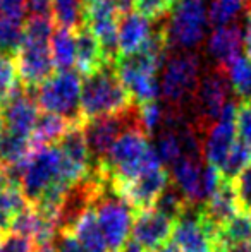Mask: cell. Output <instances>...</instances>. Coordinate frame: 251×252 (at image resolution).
<instances>
[{"label": "cell", "instance_id": "obj_27", "mask_svg": "<svg viewBox=\"0 0 251 252\" xmlns=\"http://www.w3.org/2000/svg\"><path fill=\"white\" fill-rule=\"evenodd\" d=\"M83 0H54L52 2V16L59 28L76 31L83 26Z\"/></svg>", "mask_w": 251, "mask_h": 252}, {"label": "cell", "instance_id": "obj_47", "mask_svg": "<svg viewBox=\"0 0 251 252\" xmlns=\"http://www.w3.org/2000/svg\"><path fill=\"white\" fill-rule=\"evenodd\" d=\"M2 184H7V182H5V166L0 161V186H2Z\"/></svg>", "mask_w": 251, "mask_h": 252}, {"label": "cell", "instance_id": "obj_18", "mask_svg": "<svg viewBox=\"0 0 251 252\" xmlns=\"http://www.w3.org/2000/svg\"><path fill=\"white\" fill-rule=\"evenodd\" d=\"M153 34L151 21L140 12H127L119 17L117 28V50L119 57L131 55L148 43Z\"/></svg>", "mask_w": 251, "mask_h": 252}, {"label": "cell", "instance_id": "obj_38", "mask_svg": "<svg viewBox=\"0 0 251 252\" xmlns=\"http://www.w3.org/2000/svg\"><path fill=\"white\" fill-rule=\"evenodd\" d=\"M35 242L30 237L19 235V233L7 232L0 235V252H33Z\"/></svg>", "mask_w": 251, "mask_h": 252}, {"label": "cell", "instance_id": "obj_12", "mask_svg": "<svg viewBox=\"0 0 251 252\" xmlns=\"http://www.w3.org/2000/svg\"><path fill=\"white\" fill-rule=\"evenodd\" d=\"M40 119V106L30 90L17 84L2 100V122L3 129L23 137H30Z\"/></svg>", "mask_w": 251, "mask_h": 252}, {"label": "cell", "instance_id": "obj_4", "mask_svg": "<svg viewBox=\"0 0 251 252\" xmlns=\"http://www.w3.org/2000/svg\"><path fill=\"white\" fill-rule=\"evenodd\" d=\"M208 10L201 0H181L172 7L169 23L162 28L165 43L178 52H191L207 34Z\"/></svg>", "mask_w": 251, "mask_h": 252}, {"label": "cell", "instance_id": "obj_9", "mask_svg": "<svg viewBox=\"0 0 251 252\" xmlns=\"http://www.w3.org/2000/svg\"><path fill=\"white\" fill-rule=\"evenodd\" d=\"M134 124H136V110H129V112L117 113V115L97 117V119L81 122L95 165L104 161L117 137Z\"/></svg>", "mask_w": 251, "mask_h": 252}, {"label": "cell", "instance_id": "obj_29", "mask_svg": "<svg viewBox=\"0 0 251 252\" xmlns=\"http://www.w3.org/2000/svg\"><path fill=\"white\" fill-rule=\"evenodd\" d=\"M153 208L157 209V211H160L162 215H165L167 218H171L172 221H176V220L181 218L189 208H193V206L186 201V197L182 196L181 190L171 182L165 187L164 192L158 196V199L155 201Z\"/></svg>", "mask_w": 251, "mask_h": 252}, {"label": "cell", "instance_id": "obj_24", "mask_svg": "<svg viewBox=\"0 0 251 252\" xmlns=\"http://www.w3.org/2000/svg\"><path fill=\"white\" fill-rule=\"evenodd\" d=\"M33 151L30 137H23L7 129L0 130V161L3 166L21 165Z\"/></svg>", "mask_w": 251, "mask_h": 252}, {"label": "cell", "instance_id": "obj_43", "mask_svg": "<svg viewBox=\"0 0 251 252\" xmlns=\"http://www.w3.org/2000/svg\"><path fill=\"white\" fill-rule=\"evenodd\" d=\"M243 50L246 53V59L251 60V9H248L243 26Z\"/></svg>", "mask_w": 251, "mask_h": 252}, {"label": "cell", "instance_id": "obj_30", "mask_svg": "<svg viewBox=\"0 0 251 252\" xmlns=\"http://www.w3.org/2000/svg\"><path fill=\"white\" fill-rule=\"evenodd\" d=\"M24 41L23 21L0 16V53L16 55Z\"/></svg>", "mask_w": 251, "mask_h": 252}, {"label": "cell", "instance_id": "obj_25", "mask_svg": "<svg viewBox=\"0 0 251 252\" xmlns=\"http://www.w3.org/2000/svg\"><path fill=\"white\" fill-rule=\"evenodd\" d=\"M50 53L59 70H71L76 63V36L74 31L57 28L50 38Z\"/></svg>", "mask_w": 251, "mask_h": 252}, {"label": "cell", "instance_id": "obj_51", "mask_svg": "<svg viewBox=\"0 0 251 252\" xmlns=\"http://www.w3.org/2000/svg\"><path fill=\"white\" fill-rule=\"evenodd\" d=\"M201 2H205V0H201Z\"/></svg>", "mask_w": 251, "mask_h": 252}, {"label": "cell", "instance_id": "obj_39", "mask_svg": "<svg viewBox=\"0 0 251 252\" xmlns=\"http://www.w3.org/2000/svg\"><path fill=\"white\" fill-rule=\"evenodd\" d=\"M134 9L150 21L162 19L171 10L165 0H134Z\"/></svg>", "mask_w": 251, "mask_h": 252}, {"label": "cell", "instance_id": "obj_6", "mask_svg": "<svg viewBox=\"0 0 251 252\" xmlns=\"http://www.w3.org/2000/svg\"><path fill=\"white\" fill-rule=\"evenodd\" d=\"M81 77L72 70H59L45 83H41L33 94L38 106L47 113H55L71 122H81Z\"/></svg>", "mask_w": 251, "mask_h": 252}, {"label": "cell", "instance_id": "obj_3", "mask_svg": "<svg viewBox=\"0 0 251 252\" xmlns=\"http://www.w3.org/2000/svg\"><path fill=\"white\" fill-rule=\"evenodd\" d=\"M91 208L97 216V221L104 233L110 252H121L129 240L134 223V211L131 206L112 189L108 177L98 189Z\"/></svg>", "mask_w": 251, "mask_h": 252}, {"label": "cell", "instance_id": "obj_1", "mask_svg": "<svg viewBox=\"0 0 251 252\" xmlns=\"http://www.w3.org/2000/svg\"><path fill=\"white\" fill-rule=\"evenodd\" d=\"M155 163H162V159L148 141V134L134 124L117 137L104 161L95 166H98L112 184H121L133 180Z\"/></svg>", "mask_w": 251, "mask_h": 252}, {"label": "cell", "instance_id": "obj_33", "mask_svg": "<svg viewBox=\"0 0 251 252\" xmlns=\"http://www.w3.org/2000/svg\"><path fill=\"white\" fill-rule=\"evenodd\" d=\"M245 7V0H212L208 7V21L217 26L232 24Z\"/></svg>", "mask_w": 251, "mask_h": 252}, {"label": "cell", "instance_id": "obj_20", "mask_svg": "<svg viewBox=\"0 0 251 252\" xmlns=\"http://www.w3.org/2000/svg\"><path fill=\"white\" fill-rule=\"evenodd\" d=\"M74 36H76V63L74 65L81 74L91 76L104 65L112 63L108 62L100 41L86 26H81L79 30L74 31Z\"/></svg>", "mask_w": 251, "mask_h": 252}, {"label": "cell", "instance_id": "obj_23", "mask_svg": "<svg viewBox=\"0 0 251 252\" xmlns=\"http://www.w3.org/2000/svg\"><path fill=\"white\" fill-rule=\"evenodd\" d=\"M72 124L74 122L64 119V117H61V115L45 112L43 115H40L36 126H35L33 134H31V144H33V150H36V148H43V146H52L54 143H59Z\"/></svg>", "mask_w": 251, "mask_h": 252}, {"label": "cell", "instance_id": "obj_37", "mask_svg": "<svg viewBox=\"0 0 251 252\" xmlns=\"http://www.w3.org/2000/svg\"><path fill=\"white\" fill-rule=\"evenodd\" d=\"M236 132L241 143L251 148V101H243L236 110Z\"/></svg>", "mask_w": 251, "mask_h": 252}, {"label": "cell", "instance_id": "obj_10", "mask_svg": "<svg viewBox=\"0 0 251 252\" xmlns=\"http://www.w3.org/2000/svg\"><path fill=\"white\" fill-rule=\"evenodd\" d=\"M119 14L114 0H90L84 2L83 26H86L97 36L107 55L108 62L114 63L119 57L117 50V28Z\"/></svg>", "mask_w": 251, "mask_h": 252}, {"label": "cell", "instance_id": "obj_17", "mask_svg": "<svg viewBox=\"0 0 251 252\" xmlns=\"http://www.w3.org/2000/svg\"><path fill=\"white\" fill-rule=\"evenodd\" d=\"M203 159L181 156L174 165L171 166V175L174 186L182 192L186 201L193 208L203 204V189H201V175H203Z\"/></svg>", "mask_w": 251, "mask_h": 252}, {"label": "cell", "instance_id": "obj_28", "mask_svg": "<svg viewBox=\"0 0 251 252\" xmlns=\"http://www.w3.org/2000/svg\"><path fill=\"white\" fill-rule=\"evenodd\" d=\"M227 79L231 90L243 101H251V60L239 57L227 67Z\"/></svg>", "mask_w": 251, "mask_h": 252}, {"label": "cell", "instance_id": "obj_19", "mask_svg": "<svg viewBox=\"0 0 251 252\" xmlns=\"http://www.w3.org/2000/svg\"><path fill=\"white\" fill-rule=\"evenodd\" d=\"M196 208L205 221L217 232L220 226H224L239 211V202L238 197H236L232 182L224 180L220 189Z\"/></svg>", "mask_w": 251, "mask_h": 252}, {"label": "cell", "instance_id": "obj_44", "mask_svg": "<svg viewBox=\"0 0 251 252\" xmlns=\"http://www.w3.org/2000/svg\"><path fill=\"white\" fill-rule=\"evenodd\" d=\"M121 252H146V251H144L143 247L140 246V244L134 242V240H127L126 246L122 247Z\"/></svg>", "mask_w": 251, "mask_h": 252}, {"label": "cell", "instance_id": "obj_11", "mask_svg": "<svg viewBox=\"0 0 251 252\" xmlns=\"http://www.w3.org/2000/svg\"><path fill=\"white\" fill-rule=\"evenodd\" d=\"M236 110L238 103L229 101L224 106L222 113L215 122L205 129L203 137V158L207 159L208 165H214L220 168L224 159L227 158L229 151L238 141V132H236Z\"/></svg>", "mask_w": 251, "mask_h": 252}, {"label": "cell", "instance_id": "obj_48", "mask_svg": "<svg viewBox=\"0 0 251 252\" xmlns=\"http://www.w3.org/2000/svg\"><path fill=\"white\" fill-rule=\"evenodd\" d=\"M165 2H167V5L172 9V7H174V5H178V3L181 2V0H165Z\"/></svg>", "mask_w": 251, "mask_h": 252}, {"label": "cell", "instance_id": "obj_16", "mask_svg": "<svg viewBox=\"0 0 251 252\" xmlns=\"http://www.w3.org/2000/svg\"><path fill=\"white\" fill-rule=\"evenodd\" d=\"M243 50V30L236 23L214 28L207 40V53L218 69H227Z\"/></svg>", "mask_w": 251, "mask_h": 252}, {"label": "cell", "instance_id": "obj_31", "mask_svg": "<svg viewBox=\"0 0 251 252\" xmlns=\"http://www.w3.org/2000/svg\"><path fill=\"white\" fill-rule=\"evenodd\" d=\"M165 117H167V110L158 101L144 103L136 110V126L150 136V134L157 132V130L160 132L164 129Z\"/></svg>", "mask_w": 251, "mask_h": 252}, {"label": "cell", "instance_id": "obj_46", "mask_svg": "<svg viewBox=\"0 0 251 252\" xmlns=\"http://www.w3.org/2000/svg\"><path fill=\"white\" fill-rule=\"evenodd\" d=\"M158 252H179V251H178V247H176L174 244L169 242L167 246H164V247H162V249L158 251Z\"/></svg>", "mask_w": 251, "mask_h": 252}, {"label": "cell", "instance_id": "obj_14", "mask_svg": "<svg viewBox=\"0 0 251 252\" xmlns=\"http://www.w3.org/2000/svg\"><path fill=\"white\" fill-rule=\"evenodd\" d=\"M16 65L19 81L26 90L33 91L41 83L54 76V59L50 53V43L24 40L16 53Z\"/></svg>", "mask_w": 251, "mask_h": 252}, {"label": "cell", "instance_id": "obj_49", "mask_svg": "<svg viewBox=\"0 0 251 252\" xmlns=\"http://www.w3.org/2000/svg\"><path fill=\"white\" fill-rule=\"evenodd\" d=\"M3 129V122H2V100H0V130Z\"/></svg>", "mask_w": 251, "mask_h": 252}, {"label": "cell", "instance_id": "obj_22", "mask_svg": "<svg viewBox=\"0 0 251 252\" xmlns=\"http://www.w3.org/2000/svg\"><path fill=\"white\" fill-rule=\"evenodd\" d=\"M217 252L251 244V215L239 209L224 226L217 230Z\"/></svg>", "mask_w": 251, "mask_h": 252}, {"label": "cell", "instance_id": "obj_21", "mask_svg": "<svg viewBox=\"0 0 251 252\" xmlns=\"http://www.w3.org/2000/svg\"><path fill=\"white\" fill-rule=\"evenodd\" d=\"M69 230L72 232V235L76 237V240L84 249V252H110L91 206H88V208L74 220V223L71 225Z\"/></svg>", "mask_w": 251, "mask_h": 252}, {"label": "cell", "instance_id": "obj_8", "mask_svg": "<svg viewBox=\"0 0 251 252\" xmlns=\"http://www.w3.org/2000/svg\"><path fill=\"white\" fill-rule=\"evenodd\" d=\"M229 93H231V84L224 69L215 67L214 70L201 76L196 91L191 98L196 112L198 129L201 132H205V129L218 119L224 106L231 101Z\"/></svg>", "mask_w": 251, "mask_h": 252}, {"label": "cell", "instance_id": "obj_40", "mask_svg": "<svg viewBox=\"0 0 251 252\" xmlns=\"http://www.w3.org/2000/svg\"><path fill=\"white\" fill-rule=\"evenodd\" d=\"M54 246L55 252H84L71 230H59L57 237L54 240Z\"/></svg>", "mask_w": 251, "mask_h": 252}, {"label": "cell", "instance_id": "obj_15", "mask_svg": "<svg viewBox=\"0 0 251 252\" xmlns=\"http://www.w3.org/2000/svg\"><path fill=\"white\" fill-rule=\"evenodd\" d=\"M174 223L155 208L134 213V223L131 235L146 252H158L172 239Z\"/></svg>", "mask_w": 251, "mask_h": 252}, {"label": "cell", "instance_id": "obj_13", "mask_svg": "<svg viewBox=\"0 0 251 252\" xmlns=\"http://www.w3.org/2000/svg\"><path fill=\"white\" fill-rule=\"evenodd\" d=\"M217 232L200 215L198 208H189L172 230V244L179 252H217Z\"/></svg>", "mask_w": 251, "mask_h": 252}, {"label": "cell", "instance_id": "obj_42", "mask_svg": "<svg viewBox=\"0 0 251 252\" xmlns=\"http://www.w3.org/2000/svg\"><path fill=\"white\" fill-rule=\"evenodd\" d=\"M24 2H26V12H30V17L52 16V2L54 0H24Z\"/></svg>", "mask_w": 251, "mask_h": 252}, {"label": "cell", "instance_id": "obj_2", "mask_svg": "<svg viewBox=\"0 0 251 252\" xmlns=\"http://www.w3.org/2000/svg\"><path fill=\"white\" fill-rule=\"evenodd\" d=\"M114 63H107L91 76H86L81 86L79 117L81 122L104 115L126 113L131 108V96L121 83Z\"/></svg>", "mask_w": 251, "mask_h": 252}, {"label": "cell", "instance_id": "obj_34", "mask_svg": "<svg viewBox=\"0 0 251 252\" xmlns=\"http://www.w3.org/2000/svg\"><path fill=\"white\" fill-rule=\"evenodd\" d=\"M52 34H54V23L50 17H30L24 23V40L50 43Z\"/></svg>", "mask_w": 251, "mask_h": 252}, {"label": "cell", "instance_id": "obj_36", "mask_svg": "<svg viewBox=\"0 0 251 252\" xmlns=\"http://www.w3.org/2000/svg\"><path fill=\"white\" fill-rule=\"evenodd\" d=\"M236 197L239 202V209L251 215V163L232 180Z\"/></svg>", "mask_w": 251, "mask_h": 252}, {"label": "cell", "instance_id": "obj_50", "mask_svg": "<svg viewBox=\"0 0 251 252\" xmlns=\"http://www.w3.org/2000/svg\"><path fill=\"white\" fill-rule=\"evenodd\" d=\"M245 3H246L248 7H251V0H245Z\"/></svg>", "mask_w": 251, "mask_h": 252}, {"label": "cell", "instance_id": "obj_45", "mask_svg": "<svg viewBox=\"0 0 251 252\" xmlns=\"http://www.w3.org/2000/svg\"><path fill=\"white\" fill-rule=\"evenodd\" d=\"M33 252H55V246L52 244H45V246H36Z\"/></svg>", "mask_w": 251, "mask_h": 252}, {"label": "cell", "instance_id": "obj_32", "mask_svg": "<svg viewBox=\"0 0 251 252\" xmlns=\"http://www.w3.org/2000/svg\"><path fill=\"white\" fill-rule=\"evenodd\" d=\"M250 163H251V148L246 146L241 141H236V144L229 151L227 158L224 159V163H222V166L218 170H220L222 177L225 180L232 182Z\"/></svg>", "mask_w": 251, "mask_h": 252}, {"label": "cell", "instance_id": "obj_35", "mask_svg": "<svg viewBox=\"0 0 251 252\" xmlns=\"http://www.w3.org/2000/svg\"><path fill=\"white\" fill-rule=\"evenodd\" d=\"M17 81L19 76H17L16 59L12 55L0 53V100H3L19 84Z\"/></svg>", "mask_w": 251, "mask_h": 252}, {"label": "cell", "instance_id": "obj_7", "mask_svg": "<svg viewBox=\"0 0 251 252\" xmlns=\"http://www.w3.org/2000/svg\"><path fill=\"white\" fill-rule=\"evenodd\" d=\"M169 184H171L169 170L164 166V163H155V165L144 168L140 175L134 177L129 182H110V186L131 206V209L138 213L153 208L155 201L158 199V196L164 192Z\"/></svg>", "mask_w": 251, "mask_h": 252}, {"label": "cell", "instance_id": "obj_26", "mask_svg": "<svg viewBox=\"0 0 251 252\" xmlns=\"http://www.w3.org/2000/svg\"><path fill=\"white\" fill-rule=\"evenodd\" d=\"M28 206L26 197L21 189L12 184L0 186V235L7 233L12 225V220Z\"/></svg>", "mask_w": 251, "mask_h": 252}, {"label": "cell", "instance_id": "obj_5", "mask_svg": "<svg viewBox=\"0 0 251 252\" xmlns=\"http://www.w3.org/2000/svg\"><path fill=\"white\" fill-rule=\"evenodd\" d=\"M201 79V60L193 52H176L162 65L160 94L178 108L193 98Z\"/></svg>", "mask_w": 251, "mask_h": 252}, {"label": "cell", "instance_id": "obj_41", "mask_svg": "<svg viewBox=\"0 0 251 252\" xmlns=\"http://www.w3.org/2000/svg\"><path fill=\"white\" fill-rule=\"evenodd\" d=\"M24 14H26V2L24 0H0V16L23 21Z\"/></svg>", "mask_w": 251, "mask_h": 252}]
</instances>
